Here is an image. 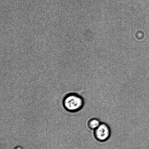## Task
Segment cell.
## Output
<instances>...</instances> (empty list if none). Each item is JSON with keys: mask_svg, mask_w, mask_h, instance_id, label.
Segmentation results:
<instances>
[{"mask_svg": "<svg viewBox=\"0 0 149 149\" xmlns=\"http://www.w3.org/2000/svg\"><path fill=\"white\" fill-rule=\"evenodd\" d=\"M63 104L66 111L76 112L82 108L84 101L81 96L76 93H71L67 94L64 98Z\"/></svg>", "mask_w": 149, "mask_h": 149, "instance_id": "1", "label": "cell"}, {"mask_svg": "<svg viewBox=\"0 0 149 149\" xmlns=\"http://www.w3.org/2000/svg\"><path fill=\"white\" fill-rule=\"evenodd\" d=\"M95 138L100 142H104L110 138L111 131L107 124L101 122L97 129L94 131Z\"/></svg>", "mask_w": 149, "mask_h": 149, "instance_id": "2", "label": "cell"}, {"mask_svg": "<svg viewBox=\"0 0 149 149\" xmlns=\"http://www.w3.org/2000/svg\"><path fill=\"white\" fill-rule=\"evenodd\" d=\"M101 122L96 118H93L88 121V126L90 129L94 131L98 127Z\"/></svg>", "mask_w": 149, "mask_h": 149, "instance_id": "3", "label": "cell"}, {"mask_svg": "<svg viewBox=\"0 0 149 149\" xmlns=\"http://www.w3.org/2000/svg\"><path fill=\"white\" fill-rule=\"evenodd\" d=\"M15 149H22L20 147H17V148H16Z\"/></svg>", "mask_w": 149, "mask_h": 149, "instance_id": "4", "label": "cell"}]
</instances>
